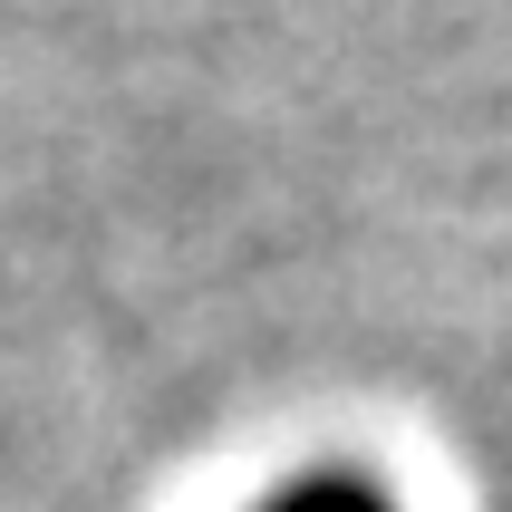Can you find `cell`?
Segmentation results:
<instances>
[{"label":"cell","instance_id":"cell-1","mask_svg":"<svg viewBox=\"0 0 512 512\" xmlns=\"http://www.w3.org/2000/svg\"><path fill=\"white\" fill-rule=\"evenodd\" d=\"M281 512H387V493H368V484H300Z\"/></svg>","mask_w":512,"mask_h":512}]
</instances>
